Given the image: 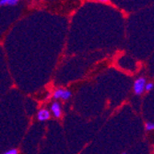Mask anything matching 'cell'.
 I'll return each instance as SVG.
<instances>
[{"label":"cell","mask_w":154,"mask_h":154,"mask_svg":"<svg viewBox=\"0 0 154 154\" xmlns=\"http://www.w3.org/2000/svg\"><path fill=\"white\" fill-rule=\"evenodd\" d=\"M71 96H72L71 91L68 90H65V89H57L53 93V97L55 100L66 101L68 99H70Z\"/></svg>","instance_id":"6da1fadb"},{"label":"cell","mask_w":154,"mask_h":154,"mask_svg":"<svg viewBox=\"0 0 154 154\" xmlns=\"http://www.w3.org/2000/svg\"><path fill=\"white\" fill-rule=\"evenodd\" d=\"M146 79L144 78H138L134 83V92L136 95H141L145 90Z\"/></svg>","instance_id":"7a4b0ae2"},{"label":"cell","mask_w":154,"mask_h":154,"mask_svg":"<svg viewBox=\"0 0 154 154\" xmlns=\"http://www.w3.org/2000/svg\"><path fill=\"white\" fill-rule=\"evenodd\" d=\"M51 112L53 116L55 118H60L62 116V109H61V105L57 101H54L51 104Z\"/></svg>","instance_id":"3957f363"},{"label":"cell","mask_w":154,"mask_h":154,"mask_svg":"<svg viewBox=\"0 0 154 154\" xmlns=\"http://www.w3.org/2000/svg\"><path fill=\"white\" fill-rule=\"evenodd\" d=\"M51 117V113L50 111L47 109H40L37 113V119L41 122L47 121Z\"/></svg>","instance_id":"277c9868"},{"label":"cell","mask_w":154,"mask_h":154,"mask_svg":"<svg viewBox=\"0 0 154 154\" xmlns=\"http://www.w3.org/2000/svg\"><path fill=\"white\" fill-rule=\"evenodd\" d=\"M19 4L18 0H0V8L1 7H14Z\"/></svg>","instance_id":"5b68a950"},{"label":"cell","mask_w":154,"mask_h":154,"mask_svg":"<svg viewBox=\"0 0 154 154\" xmlns=\"http://www.w3.org/2000/svg\"><path fill=\"white\" fill-rule=\"evenodd\" d=\"M1 154H19V150L17 149H10Z\"/></svg>","instance_id":"8992f818"},{"label":"cell","mask_w":154,"mask_h":154,"mask_svg":"<svg viewBox=\"0 0 154 154\" xmlns=\"http://www.w3.org/2000/svg\"><path fill=\"white\" fill-rule=\"evenodd\" d=\"M154 129V123H146V130L150 131Z\"/></svg>","instance_id":"52a82bcc"},{"label":"cell","mask_w":154,"mask_h":154,"mask_svg":"<svg viewBox=\"0 0 154 154\" xmlns=\"http://www.w3.org/2000/svg\"><path fill=\"white\" fill-rule=\"evenodd\" d=\"M152 88H153V83L152 82H149L148 84H146V86H145V90L146 91H151L152 90Z\"/></svg>","instance_id":"ba28073f"},{"label":"cell","mask_w":154,"mask_h":154,"mask_svg":"<svg viewBox=\"0 0 154 154\" xmlns=\"http://www.w3.org/2000/svg\"><path fill=\"white\" fill-rule=\"evenodd\" d=\"M122 154H127V153H122Z\"/></svg>","instance_id":"9c48e42d"}]
</instances>
